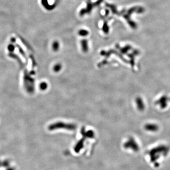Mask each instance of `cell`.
<instances>
[{"instance_id":"cell-1","label":"cell","mask_w":170,"mask_h":170,"mask_svg":"<svg viewBox=\"0 0 170 170\" xmlns=\"http://www.w3.org/2000/svg\"><path fill=\"white\" fill-rule=\"evenodd\" d=\"M169 148L165 146H160L152 149L149 152V156L152 162H156L161 156H166L169 152Z\"/></svg>"},{"instance_id":"cell-2","label":"cell","mask_w":170,"mask_h":170,"mask_svg":"<svg viewBox=\"0 0 170 170\" xmlns=\"http://www.w3.org/2000/svg\"><path fill=\"white\" fill-rule=\"evenodd\" d=\"M76 128V126L72 124H67L62 122H58L51 125L49 127L50 130H54L58 128H64L68 130H74Z\"/></svg>"},{"instance_id":"cell-3","label":"cell","mask_w":170,"mask_h":170,"mask_svg":"<svg viewBox=\"0 0 170 170\" xmlns=\"http://www.w3.org/2000/svg\"><path fill=\"white\" fill-rule=\"evenodd\" d=\"M124 147L126 148H130L135 152H137L139 150V147L133 138L129 139L124 144Z\"/></svg>"},{"instance_id":"cell-4","label":"cell","mask_w":170,"mask_h":170,"mask_svg":"<svg viewBox=\"0 0 170 170\" xmlns=\"http://www.w3.org/2000/svg\"><path fill=\"white\" fill-rule=\"evenodd\" d=\"M145 128L147 130L150 131H156L158 129L157 126L153 124H148L146 126Z\"/></svg>"},{"instance_id":"cell-5","label":"cell","mask_w":170,"mask_h":170,"mask_svg":"<svg viewBox=\"0 0 170 170\" xmlns=\"http://www.w3.org/2000/svg\"><path fill=\"white\" fill-rule=\"evenodd\" d=\"M10 162L9 160H5L3 161H0V167H5L7 168L10 166Z\"/></svg>"},{"instance_id":"cell-6","label":"cell","mask_w":170,"mask_h":170,"mask_svg":"<svg viewBox=\"0 0 170 170\" xmlns=\"http://www.w3.org/2000/svg\"><path fill=\"white\" fill-rule=\"evenodd\" d=\"M61 68H62V66H61V64L57 63L54 66L53 70L55 72H58L61 70Z\"/></svg>"},{"instance_id":"cell-7","label":"cell","mask_w":170,"mask_h":170,"mask_svg":"<svg viewBox=\"0 0 170 170\" xmlns=\"http://www.w3.org/2000/svg\"><path fill=\"white\" fill-rule=\"evenodd\" d=\"M39 88L41 90H45L48 88V84L45 82H41L40 84Z\"/></svg>"},{"instance_id":"cell-8","label":"cell","mask_w":170,"mask_h":170,"mask_svg":"<svg viewBox=\"0 0 170 170\" xmlns=\"http://www.w3.org/2000/svg\"><path fill=\"white\" fill-rule=\"evenodd\" d=\"M59 48V45L58 44V43H54L53 45V49L54 51H57Z\"/></svg>"},{"instance_id":"cell-9","label":"cell","mask_w":170,"mask_h":170,"mask_svg":"<svg viewBox=\"0 0 170 170\" xmlns=\"http://www.w3.org/2000/svg\"><path fill=\"white\" fill-rule=\"evenodd\" d=\"M6 170H15V168L14 167H13L9 166V167L7 168Z\"/></svg>"}]
</instances>
